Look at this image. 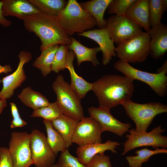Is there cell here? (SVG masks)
<instances>
[{"label": "cell", "mask_w": 167, "mask_h": 167, "mask_svg": "<svg viewBox=\"0 0 167 167\" xmlns=\"http://www.w3.org/2000/svg\"><path fill=\"white\" fill-rule=\"evenodd\" d=\"M2 2L0 1V24L4 27H7L11 24V21L6 19L4 16L2 10Z\"/></svg>", "instance_id": "cell-37"}, {"label": "cell", "mask_w": 167, "mask_h": 167, "mask_svg": "<svg viewBox=\"0 0 167 167\" xmlns=\"http://www.w3.org/2000/svg\"><path fill=\"white\" fill-rule=\"evenodd\" d=\"M149 23L152 27L161 23V20L167 9V0H148Z\"/></svg>", "instance_id": "cell-29"}, {"label": "cell", "mask_w": 167, "mask_h": 167, "mask_svg": "<svg viewBox=\"0 0 167 167\" xmlns=\"http://www.w3.org/2000/svg\"><path fill=\"white\" fill-rule=\"evenodd\" d=\"M121 105L127 116L135 123V129L138 132H147L156 115L167 112V105L160 102L139 104L131 100Z\"/></svg>", "instance_id": "cell-5"}, {"label": "cell", "mask_w": 167, "mask_h": 167, "mask_svg": "<svg viewBox=\"0 0 167 167\" xmlns=\"http://www.w3.org/2000/svg\"><path fill=\"white\" fill-rule=\"evenodd\" d=\"M11 113L13 118L10 125L11 129L17 127H22L26 125L27 123L20 117L17 106L13 102H11Z\"/></svg>", "instance_id": "cell-35"}, {"label": "cell", "mask_w": 167, "mask_h": 167, "mask_svg": "<svg viewBox=\"0 0 167 167\" xmlns=\"http://www.w3.org/2000/svg\"><path fill=\"white\" fill-rule=\"evenodd\" d=\"M92 90L99 107L110 109L131 100L134 91V80L125 75H106L93 83Z\"/></svg>", "instance_id": "cell-1"}, {"label": "cell", "mask_w": 167, "mask_h": 167, "mask_svg": "<svg viewBox=\"0 0 167 167\" xmlns=\"http://www.w3.org/2000/svg\"><path fill=\"white\" fill-rule=\"evenodd\" d=\"M30 148L32 158L36 167H49L54 164L56 156L51 149L47 137L36 129L30 134Z\"/></svg>", "instance_id": "cell-11"}, {"label": "cell", "mask_w": 167, "mask_h": 167, "mask_svg": "<svg viewBox=\"0 0 167 167\" xmlns=\"http://www.w3.org/2000/svg\"><path fill=\"white\" fill-rule=\"evenodd\" d=\"M79 121L62 114L51 122L54 128L62 136L68 149L72 145L73 137Z\"/></svg>", "instance_id": "cell-21"}, {"label": "cell", "mask_w": 167, "mask_h": 167, "mask_svg": "<svg viewBox=\"0 0 167 167\" xmlns=\"http://www.w3.org/2000/svg\"><path fill=\"white\" fill-rule=\"evenodd\" d=\"M62 112L56 101L50 103L47 106L34 110L31 117H41L51 122L60 117Z\"/></svg>", "instance_id": "cell-30"}, {"label": "cell", "mask_w": 167, "mask_h": 167, "mask_svg": "<svg viewBox=\"0 0 167 167\" xmlns=\"http://www.w3.org/2000/svg\"><path fill=\"white\" fill-rule=\"evenodd\" d=\"M106 27L111 39L118 45L142 31L141 27L125 15L110 16L107 19Z\"/></svg>", "instance_id": "cell-10"}, {"label": "cell", "mask_w": 167, "mask_h": 167, "mask_svg": "<svg viewBox=\"0 0 167 167\" xmlns=\"http://www.w3.org/2000/svg\"><path fill=\"white\" fill-rule=\"evenodd\" d=\"M43 122L47 133V142L57 156L59 152H62L66 149V143L61 135L54 128L51 122L44 119Z\"/></svg>", "instance_id": "cell-28"}, {"label": "cell", "mask_w": 167, "mask_h": 167, "mask_svg": "<svg viewBox=\"0 0 167 167\" xmlns=\"http://www.w3.org/2000/svg\"><path fill=\"white\" fill-rule=\"evenodd\" d=\"M69 50L67 45L59 46L51 65L52 71L57 73L66 68V58Z\"/></svg>", "instance_id": "cell-32"}, {"label": "cell", "mask_w": 167, "mask_h": 167, "mask_svg": "<svg viewBox=\"0 0 167 167\" xmlns=\"http://www.w3.org/2000/svg\"><path fill=\"white\" fill-rule=\"evenodd\" d=\"M19 62L16 70L12 74L3 77L2 81L3 87L0 92V100L9 99L13 95L15 90L21 86L26 79L23 66L25 64L32 59L31 53L26 51H21L18 55Z\"/></svg>", "instance_id": "cell-13"}, {"label": "cell", "mask_w": 167, "mask_h": 167, "mask_svg": "<svg viewBox=\"0 0 167 167\" xmlns=\"http://www.w3.org/2000/svg\"><path fill=\"white\" fill-rule=\"evenodd\" d=\"M110 109L99 107L91 106L88 109L90 117L96 120L101 125L103 131H108L122 137L131 127L129 123L122 122L113 116Z\"/></svg>", "instance_id": "cell-14"}, {"label": "cell", "mask_w": 167, "mask_h": 167, "mask_svg": "<svg viewBox=\"0 0 167 167\" xmlns=\"http://www.w3.org/2000/svg\"><path fill=\"white\" fill-rule=\"evenodd\" d=\"M150 40L149 33L142 31L118 44L114 51L122 61L129 63L142 62L149 54Z\"/></svg>", "instance_id": "cell-6"}, {"label": "cell", "mask_w": 167, "mask_h": 167, "mask_svg": "<svg viewBox=\"0 0 167 167\" xmlns=\"http://www.w3.org/2000/svg\"><path fill=\"white\" fill-rule=\"evenodd\" d=\"M124 15L143 28L146 32L150 30L148 0H136Z\"/></svg>", "instance_id": "cell-20"}, {"label": "cell", "mask_w": 167, "mask_h": 167, "mask_svg": "<svg viewBox=\"0 0 167 167\" xmlns=\"http://www.w3.org/2000/svg\"><path fill=\"white\" fill-rule=\"evenodd\" d=\"M75 57V55L73 51H68L66 58V69L68 70L70 75V86L81 99L85 97L88 92L92 90L93 83L86 81L76 73L73 64Z\"/></svg>", "instance_id": "cell-19"}, {"label": "cell", "mask_w": 167, "mask_h": 167, "mask_svg": "<svg viewBox=\"0 0 167 167\" xmlns=\"http://www.w3.org/2000/svg\"><path fill=\"white\" fill-rule=\"evenodd\" d=\"M59 46L57 45L45 48L33 62V66L39 69L43 76H47L52 71L51 65Z\"/></svg>", "instance_id": "cell-25"}, {"label": "cell", "mask_w": 167, "mask_h": 167, "mask_svg": "<svg viewBox=\"0 0 167 167\" xmlns=\"http://www.w3.org/2000/svg\"><path fill=\"white\" fill-rule=\"evenodd\" d=\"M49 167H58L55 164H53L52 165H51Z\"/></svg>", "instance_id": "cell-41"}, {"label": "cell", "mask_w": 167, "mask_h": 167, "mask_svg": "<svg viewBox=\"0 0 167 167\" xmlns=\"http://www.w3.org/2000/svg\"><path fill=\"white\" fill-rule=\"evenodd\" d=\"M0 167H14L12 158L7 148H0Z\"/></svg>", "instance_id": "cell-36"}, {"label": "cell", "mask_w": 167, "mask_h": 167, "mask_svg": "<svg viewBox=\"0 0 167 167\" xmlns=\"http://www.w3.org/2000/svg\"><path fill=\"white\" fill-rule=\"evenodd\" d=\"M56 17L62 28L70 36L97 26L94 17L83 10L75 0H68L66 6Z\"/></svg>", "instance_id": "cell-3"}, {"label": "cell", "mask_w": 167, "mask_h": 167, "mask_svg": "<svg viewBox=\"0 0 167 167\" xmlns=\"http://www.w3.org/2000/svg\"><path fill=\"white\" fill-rule=\"evenodd\" d=\"M77 34L90 38L99 45L102 53V62L104 65L108 64L113 57L117 56L114 51V42L111 39L106 27L101 29L89 30Z\"/></svg>", "instance_id": "cell-15"}, {"label": "cell", "mask_w": 167, "mask_h": 167, "mask_svg": "<svg viewBox=\"0 0 167 167\" xmlns=\"http://www.w3.org/2000/svg\"><path fill=\"white\" fill-rule=\"evenodd\" d=\"M71 42L67 45L69 49L75 53L77 61V66H79L83 62H91L93 65L96 66L100 64L96 57L97 54L101 51L100 47H87L82 44L75 37H71Z\"/></svg>", "instance_id": "cell-22"}, {"label": "cell", "mask_w": 167, "mask_h": 167, "mask_svg": "<svg viewBox=\"0 0 167 167\" xmlns=\"http://www.w3.org/2000/svg\"><path fill=\"white\" fill-rule=\"evenodd\" d=\"M165 131L161 125L149 132H138L131 128L128 131L129 134H126L125 137L127 139L123 143L121 155L124 156L131 150L143 146H150L155 149L159 147L167 148V137L162 135Z\"/></svg>", "instance_id": "cell-8"}, {"label": "cell", "mask_w": 167, "mask_h": 167, "mask_svg": "<svg viewBox=\"0 0 167 167\" xmlns=\"http://www.w3.org/2000/svg\"><path fill=\"white\" fill-rule=\"evenodd\" d=\"M4 16H13L24 19L27 17L41 12L29 0H2Z\"/></svg>", "instance_id": "cell-17"}, {"label": "cell", "mask_w": 167, "mask_h": 167, "mask_svg": "<svg viewBox=\"0 0 167 167\" xmlns=\"http://www.w3.org/2000/svg\"><path fill=\"white\" fill-rule=\"evenodd\" d=\"M148 32L151 37L149 54L156 60L161 58L167 51V25L161 23Z\"/></svg>", "instance_id": "cell-16"}, {"label": "cell", "mask_w": 167, "mask_h": 167, "mask_svg": "<svg viewBox=\"0 0 167 167\" xmlns=\"http://www.w3.org/2000/svg\"><path fill=\"white\" fill-rule=\"evenodd\" d=\"M160 153H167V150L164 148H158L151 150L144 148L135 152L134 154L136 155L127 156L125 158L129 167H142V164L148 161L151 156Z\"/></svg>", "instance_id": "cell-27"}, {"label": "cell", "mask_w": 167, "mask_h": 167, "mask_svg": "<svg viewBox=\"0 0 167 167\" xmlns=\"http://www.w3.org/2000/svg\"><path fill=\"white\" fill-rule=\"evenodd\" d=\"M40 12L57 17L66 6L68 1L65 0H29Z\"/></svg>", "instance_id": "cell-26"}, {"label": "cell", "mask_w": 167, "mask_h": 167, "mask_svg": "<svg viewBox=\"0 0 167 167\" xmlns=\"http://www.w3.org/2000/svg\"><path fill=\"white\" fill-rule=\"evenodd\" d=\"M165 71H167V61H165L163 65L157 70V73Z\"/></svg>", "instance_id": "cell-40"}, {"label": "cell", "mask_w": 167, "mask_h": 167, "mask_svg": "<svg viewBox=\"0 0 167 167\" xmlns=\"http://www.w3.org/2000/svg\"><path fill=\"white\" fill-rule=\"evenodd\" d=\"M24 21L25 29L34 33L41 42L40 49L57 45H68L71 44V37L62 29L57 17L40 12L28 16Z\"/></svg>", "instance_id": "cell-2"}, {"label": "cell", "mask_w": 167, "mask_h": 167, "mask_svg": "<svg viewBox=\"0 0 167 167\" xmlns=\"http://www.w3.org/2000/svg\"><path fill=\"white\" fill-rule=\"evenodd\" d=\"M12 68L10 65H6L2 66L0 65V74L2 73L7 74L12 71ZM2 82V80L0 79V84Z\"/></svg>", "instance_id": "cell-38"}, {"label": "cell", "mask_w": 167, "mask_h": 167, "mask_svg": "<svg viewBox=\"0 0 167 167\" xmlns=\"http://www.w3.org/2000/svg\"><path fill=\"white\" fill-rule=\"evenodd\" d=\"M52 88L56 95V101L63 114L79 121L84 118L81 99L62 75L57 77Z\"/></svg>", "instance_id": "cell-4"}, {"label": "cell", "mask_w": 167, "mask_h": 167, "mask_svg": "<svg viewBox=\"0 0 167 167\" xmlns=\"http://www.w3.org/2000/svg\"><path fill=\"white\" fill-rule=\"evenodd\" d=\"M103 132L100 123L91 117L84 118L78 123L72 139V142L79 146L93 143H101Z\"/></svg>", "instance_id": "cell-12"}, {"label": "cell", "mask_w": 167, "mask_h": 167, "mask_svg": "<svg viewBox=\"0 0 167 167\" xmlns=\"http://www.w3.org/2000/svg\"><path fill=\"white\" fill-rule=\"evenodd\" d=\"M112 0H92L82 2L79 4L82 8L93 16L99 29L105 27L107 20L104 18L105 12Z\"/></svg>", "instance_id": "cell-23"}, {"label": "cell", "mask_w": 167, "mask_h": 167, "mask_svg": "<svg viewBox=\"0 0 167 167\" xmlns=\"http://www.w3.org/2000/svg\"><path fill=\"white\" fill-rule=\"evenodd\" d=\"M120 144L118 142L110 140H108L104 143L88 144L79 146L76 150V153L79 162L85 165L95 155L104 153L107 150H110L113 153H117L115 149Z\"/></svg>", "instance_id": "cell-18"}, {"label": "cell", "mask_w": 167, "mask_h": 167, "mask_svg": "<svg viewBox=\"0 0 167 167\" xmlns=\"http://www.w3.org/2000/svg\"><path fill=\"white\" fill-rule=\"evenodd\" d=\"M7 104L6 100H0V114L1 113L4 109L6 106Z\"/></svg>", "instance_id": "cell-39"}, {"label": "cell", "mask_w": 167, "mask_h": 167, "mask_svg": "<svg viewBox=\"0 0 167 167\" xmlns=\"http://www.w3.org/2000/svg\"><path fill=\"white\" fill-rule=\"evenodd\" d=\"M115 68L124 75L134 80H138L148 85L158 96L164 97L167 93V71L150 73L137 69L129 63L119 60L114 64Z\"/></svg>", "instance_id": "cell-7"}, {"label": "cell", "mask_w": 167, "mask_h": 167, "mask_svg": "<svg viewBox=\"0 0 167 167\" xmlns=\"http://www.w3.org/2000/svg\"><path fill=\"white\" fill-rule=\"evenodd\" d=\"M58 167H86L79 161L78 158L73 156L68 149L61 152L57 162Z\"/></svg>", "instance_id": "cell-33"}, {"label": "cell", "mask_w": 167, "mask_h": 167, "mask_svg": "<svg viewBox=\"0 0 167 167\" xmlns=\"http://www.w3.org/2000/svg\"><path fill=\"white\" fill-rule=\"evenodd\" d=\"M136 0H112L108 5L107 13L109 15H124Z\"/></svg>", "instance_id": "cell-31"}, {"label": "cell", "mask_w": 167, "mask_h": 167, "mask_svg": "<svg viewBox=\"0 0 167 167\" xmlns=\"http://www.w3.org/2000/svg\"><path fill=\"white\" fill-rule=\"evenodd\" d=\"M31 135L26 132L11 133L8 151L14 167H29L33 164L30 148Z\"/></svg>", "instance_id": "cell-9"}, {"label": "cell", "mask_w": 167, "mask_h": 167, "mask_svg": "<svg viewBox=\"0 0 167 167\" xmlns=\"http://www.w3.org/2000/svg\"><path fill=\"white\" fill-rule=\"evenodd\" d=\"M85 165L86 167H112L109 156L104 153L96 155Z\"/></svg>", "instance_id": "cell-34"}, {"label": "cell", "mask_w": 167, "mask_h": 167, "mask_svg": "<svg viewBox=\"0 0 167 167\" xmlns=\"http://www.w3.org/2000/svg\"><path fill=\"white\" fill-rule=\"evenodd\" d=\"M18 97L24 105L34 110L45 107L50 103L45 96L29 87L24 88Z\"/></svg>", "instance_id": "cell-24"}]
</instances>
